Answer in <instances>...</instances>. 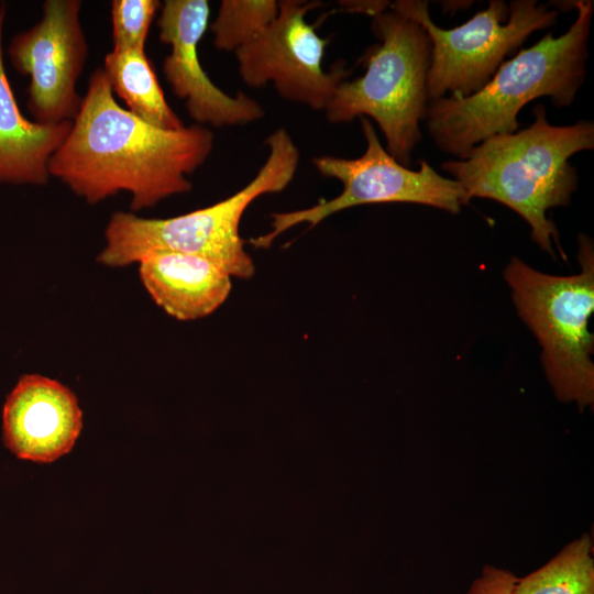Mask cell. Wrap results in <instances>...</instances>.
<instances>
[{
  "label": "cell",
  "mask_w": 594,
  "mask_h": 594,
  "mask_svg": "<svg viewBox=\"0 0 594 594\" xmlns=\"http://www.w3.org/2000/svg\"><path fill=\"white\" fill-rule=\"evenodd\" d=\"M212 147L213 133L204 125L163 130L121 108L98 68L48 172L89 204L129 191L131 209L139 211L190 191L187 176Z\"/></svg>",
  "instance_id": "cell-1"
},
{
  "label": "cell",
  "mask_w": 594,
  "mask_h": 594,
  "mask_svg": "<svg viewBox=\"0 0 594 594\" xmlns=\"http://www.w3.org/2000/svg\"><path fill=\"white\" fill-rule=\"evenodd\" d=\"M532 114L529 127L486 139L464 158L446 161L441 168L462 186L469 201L487 198L513 209L530 226L536 244L556 258L554 244L566 260L547 212L571 202L579 178L569 160L594 147V124L579 120L552 125L541 103Z\"/></svg>",
  "instance_id": "cell-2"
},
{
  "label": "cell",
  "mask_w": 594,
  "mask_h": 594,
  "mask_svg": "<svg viewBox=\"0 0 594 594\" xmlns=\"http://www.w3.org/2000/svg\"><path fill=\"white\" fill-rule=\"evenodd\" d=\"M575 21L559 36L539 42L503 62L490 81L468 97L444 96L428 102L425 123L437 147L464 158L494 135L518 130L525 105L548 97L557 108L569 107L586 74L593 1H574Z\"/></svg>",
  "instance_id": "cell-3"
},
{
  "label": "cell",
  "mask_w": 594,
  "mask_h": 594,
  "mask_svg": "<svg viewBox=\"0 0 594 594\" xmlns=\"http://www.w3.org/2000/svg\"><path fill=\"white\" fill-rule=\"evenodd\" d=\"M268 155L255 177L234 195L206 208L166 219H146L129 212L113 213L105 231L106 246L98 262L125 266L153 252H180L202 256L231 277L249 279L255 273L239 227L246 208L264 194L279 193L293 180L299 150L285 128L266 139Z\"/></svg>",
  "instance_id": "cell-4"
},
{
  "label": "cell",
  "mask_w": 594,
  "mask_h": 594,
  "mask_svg": "<svg viewBox=\"0 0 594 594\" xmlns=\"http://www.w3.org/2000/svg\"><path fill=\"white\" fill-rule=\"evenodd\" d=\"M371 29L378 43L362 56L365 73L342 81L324 112L332 123L373 119L386 151L408 167L429 102L430 40L417 22L391 9L372 16Z\"/></svg>",
  "instance_id": "cell-5"
},
{
  "label": "cell",
  "mask_w": 594,
  "mask_h": 594,
  "mask_svg": "<svg viewBox=\"0 0 594 594\" xmlns=\"http://www.w3.org/2000/svg\"><path fill=\"white\" fill-rule=\"evenodd\" d=\"M581 271L569 276L539 272L513 257L504 270L519 317L539 341L541 363L556 397L580 410L594 404V245L579 235Z\"/></svg>",
  "instance_id": "cell-6"
},
{
  "label": "cell",
  "mask_w": 594,
  "mask_h": 594,
  "mask_svg": "<svg viewBox=\"0 0 594 594\" xmlns=\"http://www.w3.org/2000/svg\"><path fill=\"white\" fill-rule=\"evenodd\" d=\"M552 7L537 0H491L485 10L452 29L432 21L427 1L397 0L389 9L417 22L430 40L427 92L432 101L449 92L468 97L483 88L529 35L556 24L559 11Z\"/></svg>",
  "instance_id": "cell-7"
},
{
  "label": "cell",
  "mask_w": 594,
  "mask_h": 594,
  "mask_svg": "<svg viewBox=\"0 0 594 594\" xmlns=\"http://www.w3.org/2000/svg\"><path fill=\"white\" fill-rule=\"evenodd\" d=\"M359 119L366 141L365 152L360 157L322 155L314 158L321 175L342 183L341 194L309 208L273 213L271 230L250 240L254 248L267 249L277 237L297 224L308 223L312 228L336 212L360 205L410 202L455 215L469 204L455 179L442 176L426 161L419 162L417 170L402 165L384 148L371 120Z\"/></svg>",
  "instance_id": "cell-8"
},
{
  "label": "cell",
  "mask_w": 594,
  "mask_h": 594,
  "mask_svg": "<svg viewBox=\"0 0 594 594\" xmlns=\"http://www.w3.org/2000/svg\"><path fill=\"white\" fill-rule=\"evenodd\" d=\"M318 1L280 0L275 20L234 52L241 79L252 88L272 82L277 94L293 102L323 110L351 70L340 62L322 68L328 40L319 36L306 14Z\"/></svg>",
  "instance_id": "cell-9"
},
{
  "label": "cell",
  "mask_w": 594,
  "mask_h": 594,
  "mask_svg": "<svg viewBox=\"0 0 594 594\" xmlns=\"http://www.w3.org/2000/svg\"><path fill=\"white\" fill-rule=\"evenodd\" d=\"M80 9L79 0H46L41 20L8 46L13 67L30 77L26 107L36 123L73 121L80 108L76 87L88 55Z\"/></svg>",
  "instance_id": "cell-10"
},
{
  "label": "cell",
  "mask_w": 594,
  "mask_h": 594,
  "mask_svg": "<svg viewBox=\"0 0 594 594\" xmlns=\"http://www.w3.org/2000/svg\"><path fill=\"white\" fill-rule=\"evenodd\" d=\"M210 8L206 0H166L157 20L161 42L170 46L163 73L173 92L185 100L196 124L215 128L246 124L264 117L262 106L239 92L230 96L204 70L198 44L207 30Z\"/></svg>",
  "instance_id": "cell-11"
},
{
  "label": "cell",
  "mask_w": 594,
  "mask_h": 594,
  "mask_svg": "<svg viewBox=\"0 0 594 594\" xmlns=\"http://www.w3.org/2000/svg\"><path fill=\"white\" fill-rule=\"evenodd\" d=\"M2 426L4 443L19 459L50 463L73 449L82 428V413L68 387L25 374L7 397Z\"/></svg>",
  "instance_id": "cell-12"
},
{
  "label": "cell",
  "mask_w": 594,
  "mask_h": 594,
  "mask_svg": "<svg viewBox=\"0 0 594 594\" xmlns=\"http://www.w3.org/2000/svg\"><path fill=\"white\" fill-rule=\"evenodd\" d=\"M139 263L141 280L153 300L178 320L212 314L231 292V276L202 256L153 252Z\"/></svg>",
  "instance_id": "cell-13"
},
{
  "label": "cell",
  "mask_w": 594,
  "mask_h": 594,
  "mask_svg": "<svg viewBox=\"0 0 594 594\" xmlns=\"http://www.w3.org/2000/svg\"><path fill=\"white\" fill-rule=\"evenodd\" d=\"M6 6L0 3V183L44 185L48 163L66 139L72 121L40 124L21 113L7 77L2 37Z\"/></svg>",
  "instance_id": "cell-14"
},
{
  "label": "cell",
  "mask_w": 594,
  "mask_h": 594,
  "mask_svg": "<svg viewBox=\"0 0 594 594\" xmlns=\"http://www.w3.org/2000/svg\"><path fill=\"white\" fill-rule=\"evenodd\" d=\"M102 69L112 92L124 100L132 114L163 130L185 127L168 106L145 52L113 48L106 55Z\"/></svg>",
  "instance_id": "cell-15"
},
{
  "label": "cell",
  "mask_w": 594,
  "mask_h": 594,
  "mask_svg": "<svg viewBox=\"0 0 594 594\" xmlns=\"http://www.w3.org/2000/svg\"><path fill=\"white\" fill-rule=\"evenodd\" d=\"M516 594H594L593 544L588 535L568 543L541 568L518 579Z\"/></svg>",
  "instance_id": "cell-16"
},
{
  "label": "cell",
  "mask_w": 594,
  "mask_h": 594,
  "mask_svg": "<svg viewBox=\"0 0 594 594\" xmlns=\"http://www.w3.org/2000/svg\"><path fill=\"white\" fill-rule=\"evenodd\" d=\"M277 13L276 0H222L209 26L215 46L235 52L265 30Z\"/></svg>",
  "instance_id": "cell-17"
},
{
  "label": "cell",
  "mask_w": 594,
  "mask_h": 594,
  "mask_svg": "<svg viewBox=\"0 0 594 594\" xmlns=\"http://www.w3.org/2000/svg\"><path fill=\"white\" fill-rule=\"evenodd\" d=\"M161 7L157 0H113L111 2L113 48L145 52L150 26Z\"/></svg>",
  "instance_id": "cell-18"
},
{
  "label": "cell",
  "mask_w": 594,
  "mask_h": 594,
  "mask_svg": "<svg viewBox=\"0 0 594 594\" xmlns=\"http://www.w3.org/2000/svg\"><path fill=\"white\" fill-rule=\"evenodd\" d=\"M518 578L510 571L485 565L466 594H516Z\"/></svg>",
  "instance_id": "cell-19"
},
{
  "label": "cell",
  "mask_w": 594,
  "mask_h": 594,
  "mask_svg": "<svg viewBox=\"0 0 594 594\" xmlns=\"http://www.w3.org/2000/svg\"><path fill=\"white\" fill-rule=\"evenodd\" d=\"M340 7L346 12L365 13L374 16L389 9V1H340Z\"/></svg>",
  "instance_id": "cell-20"
}]
</instances>
